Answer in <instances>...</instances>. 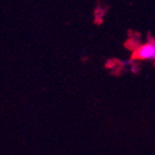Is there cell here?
<instances>
[{
    "instance_id": "7a4b0ae2",
    "label": "cell",
    "mask_w": 155,
    "mask_h": 155,
    "mask_svg": "<svg viewBox=\"0 0 155 155\" xmlns=\"http://www.w3.org/2000/svg\"><path fill=\"white\" fill-rule=\"evenodd\" d=\"M104 13H105V10L103 8H101V7H98L96 9V11H94V16L97 18H103Z\"/></svg>"
},
{
    "instance_id": "6da1fadb",
    "label": "cell",
    "mask_w": 155,
    "mask_h": 155,
    "mask_svg": "<svg viewBox=\"0 0 155 155\" xmlns=\"http://www.w3.org/2000/svg\"><path fill=\"white\" fill-rule=\"evenodd\" d=\"M132 60L155 62V41H147L136 47V49L132 51Z\"/></svg>"
}]
</instances>
